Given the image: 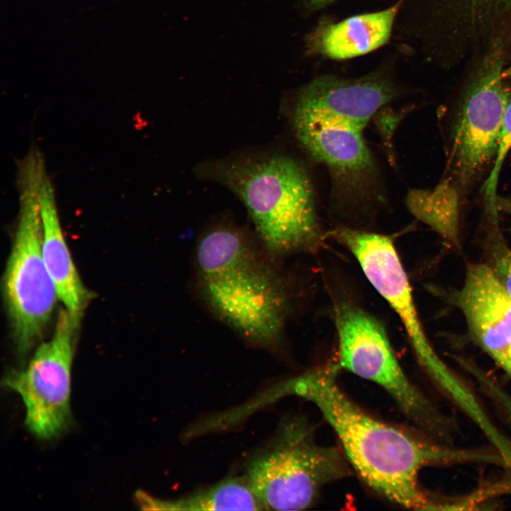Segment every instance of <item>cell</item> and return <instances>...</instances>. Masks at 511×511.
Instances as JSON below:
<instances>
[{
    "label": "cell",
    "instance_id": "9",
    "mask_svg": "<svg viewBox=\"0 0 511 511\" xmlns=\"http://www.w3.org/2000/svg\"><path fill=\"white\" fill-rule=\"evenodd\" d=\"M339 366L384 389L414 421L437 433L442 419L404 373L380 322L346 303L336 310Z\"/></svg>",
    "mask_w": 511,
    "mask_h": 511
},
{
    "label": "cell",
    "instance_id": "6",
    "mask_svg": "<svg viewBox=\"0 0 511 511\" xmlns=\"http://www.w3.org/2000/svg\"><path fill=\"white\" fill-rule=\"evenodd\" d=\"M346 472L339 451L319 445L307 427L292 423L271 449L250 463L246 478L265 510H299Z\"/></svg>",
    "mask_w": 511,
    "mask_h": 511
},
{
    "label": "cell",
    "instance_id": "7",
    "mask_svg": "<svg viewBox=\"0 0 511 511\" xmlns=\"http://www.w3.org/2000/svg\"><path fill=\"white\" fill-rule=\"evenodd\" d=\"M500 51L488 57L456 109L449 177L460 193L470 188L495 159L498 150L503 118L511 97Z\"/></svg>",
    "mask_w": 511,
    "mask_h": 511
},
{
    "label": "cell",
    "instance_id": "3",
    "mask_svg": "<svg viewBox=\"0 0 511 511\" xmlns=\"http://www.w3.org/2000/svg\"><path fill=\"white\" fill-rule=\"evenodd\" d=\"M243 204L265 248L284 255L311 248L320 229L315 197L305 167L278 153H246L211 160L195 169Z\"/></svg>",
    "mask_w": 511,
    "mask_h": 511
},
{
    "label": "cell",
    "instance_id": "14",
    "mask_svg": "<svg viewBox=\"0 0 511 511\" xmlns=\"http://www.w3.org/2000/svg\"><path fill=\"white\" fill-rule=\"evenodd\" d=\"M135 495L141 509L145 510H265L246 478L226 479L177 500L158 499L142 490Z\"/></svg>",
    "mask_w": 511,
    "mask_h": 511
},
{
    "label": "cell",
    "instance_id": "13",
    "mask_svg": "<svg viewBox=\"0 0 511 511\" xmlns=\"http://www.w3.org/2000/svg\"><path fill=\"white\" fill-rule=\"evenodd\" d=\"M400 1L385 10L324 23L309 39L312 51L332 59L364 55L384 45L390 35Z\"/></svg>",
    "mask_w": 511,
    "mask_h": 511
},
{
    "label": "cell",
    "instance_id": "15",
    "mask_svg": "<svg viewBox=\"0 0 511 511\" xmlns=\"http://www.w3.org/2000/svg\"><path fill=\"white\" fill-rule=\"evenodd\" d=\"M405 203L417 219L446 243L460 247V192L449 177L433 189H410Z\"/></svg>",
    "mask_w": 511,
    "mask_h": 511
},
{
    "label": "cell",
    "instance_id": "8",
    "mask_svg": "<svg viewBox=\"0 0 511 511\" xmlns=\"http://www.w3.org/2000/svg\"><path fill=\"white\" fill-rule=\"evenodd\" d=\"M80 322L63 307L51 339L26 368L12 370L3 379V385L21 397L26 424L40 439L59 436L70 424L71 368Z\"/></svg>",
    "mask_w": 511,
    "mask_h": 511
},
{
    "label": "cell",
    "instance_id": "10",
    "mask_svg": "<svg viewBox=\"0 0 511 511\" xmlns=\"http://www.w3.org/2000/svg\"><path fill=\"white\" fill-rule=\"evenodd\" d=\"M367 279L397 314L420 363L435 378L446 368L421 323L406 272L388 236L351 229L336 232Z\"/></svg>",
    "mask_w": 511,
    "mask_h": 511
},
{
    "label": "cell",
    "instance_id": "12",
    "mask_svg": "<svg viewBox=\"0 0 511 511\" xmlns=\"http://www.w3.org/2000/svg\"><path fill=\"white\" fill-rule=\"evenodd\" d=\"M42 253L58 300L73 317L82 319L92 297L82 282L65 241L58 214L54 186L48 175L40 192Z\"/></svg>",
    "mask_w": 511,
    "mask_h": 511
},
{
    "label": "cell",
    "instance_id": "18",
    "mask_svg": "<svg viewBox=\"0 0 511 511\" xmlns=\"http://www.w3.org/2000/svg\"><path fill=\"white\" fill-rule=\"evenodd\" d=\"M465 9L471 23L481 24L511 7V0H455Z\"/></svg>",
    "mask_w": 511,
    "mask_h": 511
},
{
    "label": "cell",
    "instance_id": "2",
    "mask_svg": "<svg viewBox=\"0 0 511 511\" xmlns=\"http://www.w3.org/2000/svg\"><path fill=\"white\" fill-rule=\"evenodd\" d=\"M335 372L336 367L307 372L280 385L278 394L312 402L337 435L348 461L377 493L410 509H433L419 488V471L476 459V454L435 446L370 416L340 390Z\"/></svg>",
    "mask_w": 511,
    "mask_h": 511
},
{
    "label": "cell",
    "instance_id": "5",
    "mask_svg": "<svg viewBox=\"0 0 511 511\" xmlns=\"http://www.w3.org/2000/svg\"><path fill=\"white\" fill-rule=\"evenodd\" d=\"M44 158L31 153L18 164L19 209L4 277V295L18 353L25 356L42 336L58 300L42 253L40 192Z\"/></svg>",
    "mask_w": 511,
    "mask_h": 511
},
{
    "label": "cell",
    "instance_id": "17",
    "mask_svg": "<svg viewBox=\"0 0 511 511\" xmlns=\"http://www.w3.org/2000/svg\"><path fill=\"white\" fill-rule=\"evenodd\" d=\"M511 148V97L507 104L502 126L500 144L494 161V165L489 177L483 185L486 203L495 204L497 197L496 189L499 174L509 150Z\"/></svg>",
    "mask_w": 511,
    "mask_h": 511
},
{
    "label": "cell",
    "instance_id": "20",
    "mask_svg": "<svg viewBox=\"0 0 511 511\" xmlns=\"http://www.w3.org/2000/svg\"><path fill=\"white\" fill-rule=\"evenodd\" d=\"M495 206L499 215L503 214L506 216L508 220L507 229L511 234V195L507 197H499L497 195Z\"/></svg>",
    "mask_w": 511,
    "mask_h": 511
},
{
    "label": "cell",
    "instance_id": "4",
    "mask_svg": "<svg viewBox=\"0 0 511 511\" xmlns=\"http://www.w3.org/2000/svg\"><path fill=\"white\" fill-rule=\"evenodd\" d=\"M196 259L204 298L250 341L273 343L284 324L285 297L273 273L240 231L219 225L200 238Z\"/></svg>",
    "mask_w": 511,
    "mask_h": 511
},
{
    "label": "cell",
    "instance_id": "19",
    "mask_svg": "<svg viewBox=\"0 0 511 511\" xmlns=\"http://www.w3.org/2000/svg\"><path fill=\"white\" fill-rule=\"evenodd\" d=\"M385 108L383 107L375 114L376 125L385 143L390 144L392 133L402 116Z\"/></svg>",
    "mask_w": 511,
    "mask_h": 511
},
{
    "label": "cell",
    "instance_id": "21",
    "mask_svg": "<svg viewBox=\"0 0 511 511\" xmlns=\"http://www.w3.org/2000/svg\"><path fill=\"white\" fill-rule=\"evenodd\" d=\"M307 4L312 9L320 8L325 6L334 0H306Z\"/></svg>",
    "mask_w": 511,
    "mask_h": 511
},
{
    "label": "cell",
    "instance_id": "16",
    "mask_svg": "<svg viewBox=\"0 0 511 511\" xmlns=\"http://www.w3.org/2000/svg\"><path fill=\"white\" fill-rule=\"evenodd\" d=\"M490 229L487 238L488 261L496 279L511 296V247L506 243L499 227V220L489 219Z\"/></svg>",
    "mask_w": 511,
    "mask_h": 511
},
{
    "label": "cell",
    "instance_id": "1",
    "mask_svg": "<svg viewBox=\"0 0 511 511\" xmlns=\"http://www.w3.org/2000/svg\"><path fill=\"white\" fill-rule=\"evenodd\" d=\"M397 93L380 75L357 79L322 76L297 93L291 109L295 135L306 153L328 170L335 199L382 201L378 165L363 132Z\"/></svg>",
    "mask_w": 511,
    "mask_h": 511
},
{
    "label": "cell",
    "instance_id": "11",
    "mask_svg": "<svg viewBox=\"0 0 511 511\" xmlns=\"http://www.w3.org/2000/svg\"><path fill=\"white\" fill-rule=\"evenodd\" d=\"M452 302L473 341L511 379V296L485 263L467 265Z\"/></svg>",
    "mask_w": 511,
    "mask_h": 511
}]
</instances>
